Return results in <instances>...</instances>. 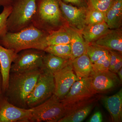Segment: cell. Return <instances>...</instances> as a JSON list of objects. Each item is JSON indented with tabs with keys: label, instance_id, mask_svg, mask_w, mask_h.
I'll return each mask as SVG.
<instances>
[{
	"label": "cell",
	"instance_id": "cell-1",
	"mask_svg": "<svg viewBox=\"0 0 122 122\" xmlns=\"http://www.w3.org/2000/svg\"><path fill=\"white\" fill-rule=\"evenodd\" d=\"M39 69L18 72H11L8 85L4 96L16 106L28 109V97L32 91L41 73Z\"/></svg>",
	"mask_w": 122,
	"mask_h": 122
},
{
	"label": "cell",
	"instance_id": "cell-2",
	"mask_svg": "<svg viewBox=\"0 0 122 122\" xmlns=\"http://www.w3.org/2000/svg\"><path fill=\"white\" fill-rule=\"evenodd\" d=\"M48 34L32 25L16 32H7L0 38V45L16 53L29 49L44 51L47 47L46 38Z\"/></svg>",
	"mask_w": 122,
	"mask_h": 122
},
{
	"label": "cell",
	"instance_id": "cell-3",
	"mask_svg": "<svg viewBox=\"0 0 122 122\" xmlns=\"http://www.w3.org/2000/svg\"><path fill=\"white\" fill-rule=\"evenodd\" d=\"M58 0H37V9L32 25L49 34L66 25Z\"/></svg>",
	"mask_w": 122,
	"mask_h": 122
},
{
	"label": "cell",
	"instance_id": "cell-4",
	"mask_svg": "<svg viewBox=\"0 0 122 122\" xmlns=\"http://www.w3.org/2000/svg\"><path fill=\"white\" fill-rule=\"evenodd\" d=\"M92 86L90 77L76 81L62 100L66 114L76 109L96 102L98 97Z\"/></svg>",
	"mask_w": 122,
	"mask_h": 122
},
{
	"label": "cell",
	"instance_id": "cell-5",
	"mask_svg": "<svg viewBox=\"0 0 122 122\" xmlns=\"http://www.w3.org/2000/svg\"><path fill=\"white\" fill-rule=\"evenodd\" d=\"M37 0H16L7 20L8 32H18L32 25Z\"/></svg>",
	"mask_w": 122,
	"mask_h": 122
},
{
	"label": "cell",
	"instance_id": "cell-6",
	"mask_svg": "<svg viewBox=\"0 0 122 122\" xmlns=\"http://www.w3.org/2000/svg\"><path fill=\"white\" fill-rule=\"evenodd\" d=\"M32 109L30 122H58L66 114L61 100L54 95Z\"/></svg>",
	"mask_w": 122,
	"mask_h": 122
},
{
	"label": "cell",
	"instance_id": "cell-7",
	"mask_svg": "<svg viewBox=\"0 0 122 122\" xmlns=\"http://www.w3.org/2000/svg\"><path fill=\"white\" fill-rule=\"evenodd\" d=\"M46 53L44 50L35 49L20 51L12 63L10 73L40 70Z\"/></svg>",
	"mask_w": 122,
	"mask_h": 122
},
{
	"label": "cell",
	"instance_id": "cell-8",
	"mask_svg": "<svg viewBox=\"0 0 122 122\" xmlns=\"http://www.w3.org/2000/svg\"><path fill=\"white\" fill-rule=\"evenodd\" d=\"M55 83L54 76L41 72L33 89L28 97V109L40 105L54 94Z\"/></svg>",
	"mask_w": 122,
	"mask_h": 122
},
{
	"label": "cell",
	"instance_id": "cell-9",
	"mask_svg": "<svg viewBox=\"0 0 122 122\" xmlns=\"http://www.w3.org/2000/svg\"><path fill=\"white\" fill-rule=\"evenodd\" d=\"M71 62L53 75L55 83L53 94L60 100L65 97L73 84L80 79L75 74Z\"/></svg>",
	"mask_w": 122,
	"mask_h": 122
},
{
	"label": "cell",
	"instance_id": "cell-10",
	"mask_svg": "<svg viewBox=\"0 0 122 122\" xmlns=\"http://www.w3.org/2000/svg\"><path fill=\"white\" fill-rule=\"evenodd\" d=\"M90 77L92 86L97 94L110 91L120 86L122 82L116 74L110 70H93Z\"/></svg>",
	"mask_w": 122,
	"mask_h": 122
},
{
	"label": "cell",
	"instance_id": "cell-11",
	"mask_svg": "<svg viewBox=\"0 0 122 122\" xmlns=\"http://www.w3.org/2000/svg\"><path fill=\"white\" fill-rule=\"evenodd\" d=\"M32 109H24L9 102L4 96L0 99V122H29Z\"/></svg>",
	"mask_w": 122,
	"mask_h": 122
},
{
	"label": "cell",
	"instance_id": "cell-12",
	"mask_svg": "<svg viewBox=\"0 0 122 122\" xmlns=\"http://www.w3.org/2000/svg\"><path fill=\"white\" fill-rule=\"evenodd\" d=\"M63 17L69 26L81 31L86 25L87 9L78 8L68 5L62 0H58Z\"/></svg>",
	"mask_w": 122,
	"mask_h": 122
},
{
	"label": "cell",
	"instance_id": "cell-13",
	"mask_svg": "<svg viewBox=\"0 0 122 122\" xmlns=\"http://www.w3.org/2000/svg\"><path fill=\"white\" fill-rule=\"evenodd\" d=\"M93 44L122 55V32L121 29L110 30ZM92 44V43H91Z\"/></svg>",
	"mask_w": 122,
	"mask_h": 122
},
{
	"label": "cell",
	"instance_id": "cell-14",
	"mask_svg": "<svg viewBox=\"0 0 122 122\" xmlns=\"http://www.w3.org/2000/svg\"><path fill=\"white\" fill-rule=\"evenodd\" d=\"M17 55V53L13 51L5 48L0 45V66L2 79L3 95L8 87L11 65Z\"/></svg>",
	"mask_w": 122,
	"mask_h": 122
},
{
	"label": "cell",
	"instance_id": "cell-15",
	"mask_svg": "<svg viewBox=\"0 0 122 122\" xmlns=\"http://www.w3.org/2000/svg\"><path fill=\"white\" fill-rule=\"evenodd\" d=\"M102 101L112 122H122V89L112 96L103 97Z\"/></svg>",
	"mask_w": 122,
	"mask_h": 122
},
{
	"label": "cell",
	"instance_id": "cell-16",
	"mask_svg": "<svg viewBox=\"0 0 122 122\" xmlns=\"http://www.w3.org/2000/svg\"><path fill=\"white\" fill-rule=\"evenodd\" d=\"M72 62V60L62 58L50 53H46L40 70L42 73L53 76Z\"/></svg>",
	"mask_w": 122,
	"mask_h": 122
},
{
	"label": "cell",
	"instance_id": "cell-17",
	"mask_svg": "<svg viewBox=\"0 0 122 122\" xmlns=\"http://www.w3.org/2000/svg\"><path fill=\"white\" fill-rule=\"evenodd\" d=\"M64 28L69 34L71 48V60L80 56L86 51L87 44L81 31L68 25Z\"/></svg>",
	"mask_w": 122,
	"mask_h": 122
},
{
	"label": "cell",
	"instance_id": "cell-18",
	"mask_svg": "<svg viewBox=\"0 0 122 122\" xmlns=\"http://www.w3.org/2000/svg\"><path fill=\"white\" fill-rule=\"evenodd\" d=\"M106 22L110 29L120 28L122 24V0H113L106 13Z\"/></svg>",
	"mask_w": 122,
	"mask_h": 122
},
{
	"label": "cell",
	"instance_id": "cell-19",
	"mask_svg": "<svg viewBox=\"0 0 122 122\" xmlns=\"http://www.w3.org/2000/svg\"><path fill=\"white\" fill-rule=\"evenodd\" d=\"M106 22L93 25H86L81 31L87 45L95 42L110 30Z\"/></svg>",
	"mask_w": 122,
	"mask_h": 122
},
{
	"label": "cell",
	"instance_id": "cell-20",
	"mask_svg": "<svg viewBox=\"0 0 122 122\" xmlns=\"http://www.w3.org/2000/svg\"><path fill=\"white\" fill-rule=\"evenodd\" d=\"M71 63L74 71L79 79L91 75L93 71L92 63L86 52L72 60Z\"/></svg>",
	"mask_w": 122,
	"mask_h": 122
},
{
	"label": "cell",
	"instance_id": "cell-21",
	"mask_svg": "<svg viewBox=\"0 0 122 122\" xmlns=\"http://www.w3.org/2000/svg\"><path fill=\"white\" fill-rule=\"evenodd\" d=\"M95 102L75 110L66 114L58 122H83L93 109Z\"/></svg>",
	"mask_w": 122,
	"mask_h": 122
},
{
	"label": "cell",
	"instance_id": "cell-22",
	"mask_svg": "<svg viewBox=\"0 0 122 122\" xmlns=\"http://www.w3.org/2000/svg\"><path fill=\"white\" fill-rule=\"evenodd\" d=\"M47 46H50L70 44L69 34L64 27L49 34L46 38Z\"/></svg>",
	"mask_w": 122,
	"mask_h": 122
},
{
	"label": "cell",
	"instance_id": "cell-23",
	"mask_svg": "<svg viewBox=\"0 0 122 122\" xmlns=\"http://www.w3.org/2000/svg\"><path fill=\"white\" fill-rule=\"evenodd\" d=\"M44 51L46 53L52 54L65 59L71 60L72 55L70 44L48 46Z\"/></svg>",
	"mask_w": 122,
	"mask_h": 122
},
{
	"label": "cell",
	"instance_id": "cell-24",
	"mask_svg": "<svg viewBox=\"0 0 122 122\" xmlns=\"http://www.w3.org/2000/svg\"><path fill=\"white\" fill-rule=\"evenodd\" d=\"M86 52L92 63L109 53L108 50L93 43L87 45Z\"/></svg>",
	"mask_w": 122,
	"mask_h": 122
},
{
	"label": "cell",
	"instance_id": "cell-25",
	"mask_svg": "<svg viewBox=\"0 0 122 122\" xmlns=\"http://www.w3.org/2000/svg\"><path fill=\"white\" fill-rule=\"evenodd\" d=\"M106 14L102 12L88 8L86 12V24L93 25L106 22Z\"/></svg>",
	"mask_w": 122,
	"mask_h": 122
},
{
	"label": "cell",
	"instance_id": "cell-26",
	"mask_svg": "<svg viewBox=\"0 0 122 122\" xmlns=\"http://www.w3.org/2000/svg\"><path fill=\"white\" fill-rule=\"evenodd\" d=\"M113 0H89V7L106 14Z\"/></svg>",
	"mask_w": 122,
	"mask_h": 122
},
{
	"label": "cell",
	"instance_id": "cell-27",
	"mask_svg": "<svg viewBox=\"0 0 122 122\" xmlns=\"http://www.w3.org/2000/svg\"><path fill=\"white\" fill-rule=\"evenodd\" d=\"M12 10V5L4 7L2 12L0 14V38L8 32L7 20Z\"/></svg>",
	"mask_w": 122,
	"mask_h": 122
},
{
	"label": "cell",
	"instance_id": "cell-28",
	"mask_svg": "<svg viewBox=\"0 0 122 122\" xmlns=\"http://www.w3.org/2000/svg\"><path fill=\"white\" fill-rule=\"evenodd\" d=\"M110 61V55L109 53L103 55L97 61L92 63L93 70L104 71L109 70Z\"/></svg>",
	"mask_w": 122,
	"mask_h": 122
},
{
	"label": "cell",
	"instance_id": "cell-29",
	"mask_svg": "<svg viewBox=\"0 0 122 122\" xmlns=\"http://www.w3.org/2000/svg\"><path fill=\"white\" fill-rule=\"evenodd\" d=\"M109 51L110 55V61L109 70L111 71L114 66L117 63L120 59L122 58V55L113 51Z\"/></svg>",
	"mask_w": 122,
	"mask_h": 122
},
{
	"label": "cell",
	"instance_id": "cell-30",
	"mask_svg": "<svg viewBox=\"0 0 122 122\" xmlns=\"http://www.w3.org/2000/svg\"><path fill=\"white\" fill-rule=\"evenodd\" d=\"M65 3H70L78 8L87 9L89 7V0H63Z\"/></svg>",
	"mask_w": 122,
	"mask_h": 122
},
{
	"label": "cell",
	"instance_id": "cell-31",
	"mask_svg": "<svg viewBox=\"0 0 122 122\" xmlns=\"http://www.w3.org/2000/svg\"><path fill=\"white\" fill-rule=\"evenodd\" d=\"M103 121L102 114L100 111H97L92 116L89 122H101Z\"/></svg>",
	"mask_w": 122,
	"mask_h": 122
},
{
	"label": "cell",
	"instance_id": "cell-32",
	"mask_svg": "<svg viewBox=\"0 0 122 122\" xmlns=\"http://www.w3.org/2000/svg\"><path fill=\"white\" fill-rule=\"evenodd\" d=\"M16 0H0V7L12 5Z\"/></svg>",
	"mask_w": 122,
	"mask_h": 122
},
{
	"label": "cell",
	"instance_id": "cell-33",
	"mask_svg": "<svg viewBox=\"0 0 122 122\" xmlns=\"http://www.w3.org/2000/svg\"><path fill=\"white\" fill-rule=\"evenodd\" d=\"M3 96L2 92V79L1 74L0 73V99Z\"/></svg>",
	"mask_w": 122,
	"mask_h": 122
},
{
	"label": "cell",
	"instance_id": "cell-34",
	"mask_svg": "<svg viewBox=\"0 0 122 122\" xmlns=\"http://www.w3.org/2000/svg\"><path fill=\"white\" fill-rule=\"evenodd\" d=\"M118 76L119 78L120 79V81L122 82V68H121L118 71L117 73Z\"/></svg>",
	"mask_w": 122,
	"mask_h": 122
},
{
	"label": "cell",
	"instance_id": "cell-35",
	"mask_svg": "<svg viewBox=\"0 0 122 122\" xmlns=\"http://www.w3.org/2000/svg\"></svg>",
	"mask_w": 122,
	"mask_h": 122
}]
</instances>
